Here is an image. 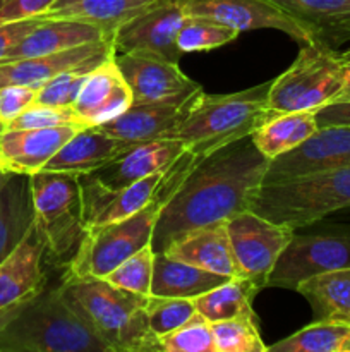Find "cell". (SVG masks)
<instances>
[{
  "label": "cell",
  "mask_w": 350,
  "mask_h": 352,
  "mask_svg": "<svg viewBox=\"0 0 350 352\" xmlns=\"http://www.w3.org/2000/svg\"><path fill=\"white\" fill-rule=\"evenodd\" d=\"M268 165L270 160L250 136L202 158L161 210L151 250L163 253L180 234L249 210L250 198L266 177Z\"/></svg>",
  "instance_id": "1"
},
{
  "label": "cell",
  "mask_w": 350,
  "mask_h": 352,
  "mask_svg": "<svg viewBox=\"0 0 350 352\" xmlns=\"http://www.w3.org/2000/svg\"><path fill=\"white\" fill-rule=\"evenodd\" d=\"M201 160L202 157L185 150L167 168L154 196L143 208L117 222L86 229L81 243L67 261L65 275L103 278L130 254L144 246H151V237L161 210Z\"/></svg>",
  "instance_id": "2"
},
{
  "label": "cell",
  "mask_w": 350,
  "mask_h": 352,
  "mask_svg": "<svg viewBox=\"0 0 350 352\" xmlns=\"http://www.w3.org/2000/svg\"><path fill=\"white\" fill-rule=\"evenodd\" d=\"M0 352H112L60 285L38 291L0 333Z\"/></svg>",
  "instance_id": "3"
},
{
  "label": "cell",
  "mask_w": 350,
  "mask_h": 352,
  "mask_svg": "<svg viewBox=\"0 0 350 352\" xmlns=\"http://www.w3.org/2000/svg\"><path fill=\"white\" fill-rule=\"evenodd\" d=\"M270 85L271 81H266L223 95H209L201 89L192 98L184 119L167 138L178 140L185 150L205 158L250 136L271 119L268 110Z\"/></svg>",
  "instance_id": "4"
},
{
  "label": "cell",
  "mask_w": 350,
  "mask_h": 352,
  "mask_svg": "<svg viewBox=\"0 0 350 352\" xmlns=\"http://www.w3.org/2000/svg\"><path fill=\"white\" fill-rule=\"evenodd\" d=\"M60 287L112 352H161L148 323V296L119 289L100 277L64 275Z\"/></svg>",
  "instance_id": "5"
},
{
  "label": "cell",
  "mask_w": 350,
  "mask_h": 352,
  "mask_svg": "<svg viewBox=\"0 0 350 352\" xmlns=\"http://www.w3.org/2000/svg\"><path fill=\"white\" fill-rule=\"evenodd\" d=\"M349 206L350 167L264 179L249 203L250 212L294 230L305 229Z\"/></svg>",
  "instance_id": "6"
},
{
  "label": "cell",
  "mask_w": 350,
  "mask_h": 352,
  "mask_svg": "<svg viewBox=\"0 0 350 352\" xmlns=\"http://www.w3.org/2000/svg\"><path fill=\"white\" fill-rule=\"evenodd\" d=\"M347 85L338 50L321 43L301 45L290 67L273 79L268 89L271 117L288 112H316L333 102Z\"/></svg>",
  "instance_id": "7"
},
{
  "label": "cell",
  "mask_w": 350,
  "mask_h": 352,
  "mask_svg": "<svg viewBox=\"0 0 350 352\" xmlns=\"http://www.w3.org/2000/svg\"><path fill=\"white\" fill-rule=\"evenodd\" d=\"M34 222L47 244V254L57 263L71 260L86 232L79 177L40 170L30 175Z\"/></svg>",
  "instance_id": "8"
},
{
  "label": "cell",
  "mask_w": 350,
  "mask_h": 352,
  "mask_svg": "<svg viewBox=\"0 0 350 352\" xmlns=\"http://www.w3.org/2000/svg\"><path fill=\"white\" fill-rule=\"evenodd\" d=\"M226 227L240 277L249 278L257 287L264 289L295 230L250 210L226 220Z\"/></svg>",
  "instance_id": "9"
},
{
  "label": "cell",
  "mask_w": 350,
  "mask_h": 352,
  "mask_svg": "<svg viewBox=\"0 0 350 352\" xmlns=\"http://www.w3.org/2000/svg\"><path fill=\"white\" fill-rule=\"evenodd\" d=\"M350 268V230L294 234L281 253L266 287L292 289L312 275Z\"/></svg>",
  "instance_id": "10"
},
{
  "label": "cell",
  "mask_w": 350,
  "mask_h": 352,
  "mask_svg": "<svg viewBox=\"0 0 350 352\" xmlns=\"http://www.w3.org/2000/svg\"><path fill=\"white\" fill-rule=\"evenodd\" d=\"M187 16L206 17L242 31L277 30L297 43H316L311 31L270 0H185Z\"/></svg>",
  "instance_id": "11"
},
{
  "label": "cell",
  "mask_w": 350,
  "mask_h": 352,
  "mask_svg": "<svg viewBox=\"0 0 350 352\" xmlns=\"http://www.w3.org/2000/svg\"><path fill=\"white\" fill-rule=\"evenodd\" d=\"M115 64L130 88L132 103L160 102L202 88L180 71L178 62L153 52H115Z\"/></svg>",
  "instance_id": "12"
},
{
  "label": "cell",
  "mask_w": 350,
  "mask_h": 352,
  "mask_svg": "<svg viewBox=\"0 0 350 352\" xmlns=\"http://www.w3.org/2000/svg\"><path fill=\"white\" fill-rule=\"evenodd\" d=\"M185 16V0H154L117 30L115 50H146L178 62L182 54L175 40Z\"/></svg>",
  "instance_id": "13"
},
{
  "label": "cell",
  "mask_w": 350,
  "mask_h": 352,
  "mask_svg": "<svg viewBox=\"0 0 350 352\" xmlns=\"http://www.w3.org/2000/svg\"><path fill=\"white\" fill-rule=\"evenodd\" d=\"M350 167V126L318 127L292 151L270 160L266 177L281 179Z\"/></svg>",
  "instance_id": "14"
},
{
  "label": "cell",
  "mask_w": 350,
  "mask_h": 352,
  "mask_svg": "<svg viewBox=\"0 0 350 352\" xmlns=\"http://www.w3.org/2000/svg\"><path fill=\"white\" fill-rule=\"evenodd\" d=\"M115 52L113 38H105L69 50L3 62L0 64V88L9 85H23L40 89L55 76L88 62H105L112 58Z\"/></svg>",
  "instance_id": "15"
},
{
  "label": "cell",
  "mask_w": 350,
  "mask_h": 352,
  "mask_svg": "<svg viewBox=\"0 0 350 352\" xmlns=\"http://www.w3.org/2000/svg\"><path fill=\"white\" fill-rule=\"evenodd\" d=\"M165 170L154 172L134 184L120 189H110L96 182L89 174L78 175L82 198V219L86 229L103 223L117 222L143 208L154 196Z\"/></svg>",
  "instance_id": "16"
},
{
  "label": "cell",
  "mask_w": 350,
  "mask_h": 352,
  "mask_svg": "<svg viewBox=\"0 0 350 352\" xmlns=\"http://www.w3.org/2000/svg\"><path fill=\"white\" fill-rule=\"evenodd\" d=\"M201 89L184 93L174 98L160 100V102L132 103L119 117L96 127L108 136L127 141V143L167 138L184 119L192 98Z\"/></svg>",
  "instance_id": "17"
},
{
  "label": "cell",
  "mask_w": 350,
  "mask_h": 352,
  "mask_svg": "<svg viewBox=\"0 0 350 352\" xmlns=\"http://www.w3.org/2000/svg\"><path fill=\"white\" fill-rule=\"evenodd\" d=\"M184 151V144L174 138H158V140L130 143L112 162L89 175L105 188H126L154 172L168 168Z\"/></svg>",
  "instance_id": "18"
},
{
  "label": "cell",
  "mask_w": 350,
  "mask_h": 352,
  "mask_svg": "<svg viewBox=\"0 0 350 352\" xmlns=\"http://www.w3.org/2000/svg\"><path fill=\"white\" fill-rule=\"evenodd\" d=\"M86 126H58L45 129H12L0 134V168L10 174L33 175Z\"/></svg>",
  "instance_id": "19"
},
{
  "label": "cell",
  "mask_w": 350,
  "mask_h": 352,
  "mask_svg": "<svg viewBox=\"0 0 350 352\" xmlns=\"http://www.w3.org/2000/svg\"><path fill=\"white\" fill-rule=\"evenodd\" d=\"M132 105V93L115 64V55L89 72L72 109L86 126L110 122Z\"/></svg>",
  "instance_id": "20"
},
{
  "label": "cell",
  "mask_w": 350,
  "mask_h": 352,
  "mask_svg": "<svg viewBox=\"0 0 350 352\" xmlns=\"http://www.w3.org/2000/svg\"><path fill=\"white\" fill-rule=\"evenodd\" d=\"M172 260L184 261L226 277H240L226 220L196 227L175 237L163 251Z\"/></svg>",
  "instance_id": "21"
},
{
  "label": "cell",
  "mask_w": 350,
  "mask_h": 352,
  "mask_svg": "<svg viewBox=\"0 0 350 352\" xmlns=\"http://www.w3.org/2000/svg\"><path fill=\"white\" fill-rule=\"evenodd\" d=\"M45 256L47 244L34 222L17 250L0 265V308L31 298L47 285Z\"/></svg>",
  "instance_id": "22"
},
{
  "label": "cell",
  "mask_w": 350,
  "mask_h": 352,
  "mask_svg": "<svg viewBox=\"0 0 350 352\" xmlns=\"http://www.w3.org/2000/svg\"><path fill=\"white\" fill-rule=\"evenodd\" d=\"M130 143L108 136L96 126L82 127L47 162L45 172L84 175L98 170Z\"/></svg>",
  "instance_id": "23"
},
{
  "label": "cell",
  "mask_w": 350,
  "mask_h": 352,
  "mask_svg": "<svg viewBox=\"0 0 350 352\" xmlns=\"http://www.w3.org/2000/svg\"><path fill=\"white\" fill-rule=\"evenodd\" d=\"M331 50L350 43V0H270Z\"/></svg>",
  "instance_id": "24"
},
{
  "label": "cell",
  "mask_w": 350,
  "mask_h": 352,
  "mask_svg": "<svg viewBox=\"0 0 350 352\" xmlns=\"http://www.w3.org/2000/svg\"><path fill=\"white\" fill-rule=\"evenodd\" d=\"M106 36L100 28L74 19H41L34 30H31L12 50L7 54L3 62L19 60V58L38 57V55L54 54L69 50L79 45L105 40Z\"/></svg>",
  "instance_id": "25"
},
{
  "label": "cell",
  "mask_w": 350,
  "mask_h": 352,
  "mask_svg": "<svg viewBox=\"0 0 350 352\" xmlns=\"http://www.w3.org/2000/svg\"><path fill=\"white\" fill-rule=\"evenodd\" d=\"M33 223L30 175L5 172L0 181V265L17 250Z\"/></svg>",
  "instance_id": "26"
},
{
  "label": "cell",
  "mask_w": 350,
  "mask_h": 352,
  "mask_svg": "<svg viewBox=\"0 0 350 352\" xmlns=\"http://www.w3.org/2000/svg\"><path fill=\"white\" fill-rule=\"evenodd\" d=\"M154 0H55L41 19H74L100 28L113 38L122 24L143 12Z\"/></svg>",
  "instance_id": "27"
},
{
  "label": "cell",
  "mask_w": 350,
  "mask_h": 352,
  "mask_svg": "<svg viewBox=\"0 0 350 352\" xmlns=\"http://www.w3.org/2000/svg\"><path fill=\"white\" fill-rule=\"evenodd\" d=\"M232 277L213 274L205 268L172 260L165 253H154L151 294L167 298L194 299L213 287L229 282Z\"/></svg>",
  "instance_id": "28"
},
{
  "label": "cell",
  "mask_w": 350,
  "mask_h": 352,
  "mask_svg": "<svg viewBox=\"0 0 350 352\" xmlns=\"http://www.w3.org/2000/svg\"><path fill=\"white\" fill-rule=\"evenodd\" d=\"M295 291L304 296L316 320L350 323V268L312 275Z\"/></svg>",
  "instance_id": "29"
},
{
  "label": "cell",
  "mask_w": 350,
  "mask_h": 352,
  "mask_svg": "<svg viewBox=\"0 0 350 352\" xmlns=\"http://www.w3.org/2000/svg\"><path fill=\"white\" fill-rule=\"evenodd\" d=\"M316 131H318L316 112L305 110V112H288L273 116L263 126L257 127L250 134V138L257 150L268 160H273V158L297 148Z\"/></svg>",
  "instance_id": "30"
},
{
  "label": "cell",
  "mask_w": 350,
  "mask_h": 352,
  "mask_svg": "<svg viewBox=\"0 0 350 352\" xmlns=\"http://www.w3.org/2000/svg\"><path fill=\"white\" fill-rule=\"evenodd\" d=\"M259 291L261 289L249 278L237 277L230 278L218 287H213L211 291L198 296L192 301L196 311L213 323L235 316L256 315L253 309V299Z\"/></svg>",
  "instance_id": "31"
},
{
  "label": "cell",
  "mask_w": 350,
  "mask_h": 352,
  "mask_svg": "<svg viewBox=\"0 0 350 352\" xmlns=\"http://www.w3.org/2000/svg\"><path fill=\"white\" fill-rule=\"evenodd\" d=\"M350 323L316 320L299 332L268 346L270 352H343ZM266 351V352H268Z\"/></svg>",
  "instance_id": "32"
},
{
  "label": "cell",
  "mask_w": 350,
  "mask_h": 352,
  "mask_svg": "<svg viewBox=\"0 0 350 352\" xmlns=\"http://www.w3.org/2000/svg\"><path fill=\"white\" fill-rule=\"evenodd\" d=\"M239 34L240 33L237 30L223 26L216 21L198 16H185L175 43H177L180 54L208 52L213 48L223 47L230 41H235Z\"/></svg>",
  "instance_id": "33"
},
{
  "label": "cell",
  "mask_w": 350,
  "mask_h": 352,
  "mask_svg": "<svg viewBox=\"0 0 350 352\" xmlns=\"http://www.w3.org/2000/svg\"><path fill=\"white\" fill-rule=\"evenodd\" d=\"M213 339L216 352H266L256 315L235 316V318L213 322Z\"/></svg>",
  "instance_id": "34"
},
{
  "label": "cell",
  "mask_w": 350,
  "mask_h": 352,
  "mask_svg": "<svg viewBox=\"0 0 350 352\" xmlns=\"http://www.w3.org/2000/svg\"><path fill=\"white\" fill-rule=\"evenodd\" d=\"M154 251L151 246H144L137 253L130 254L117 268H113L105 278L112 285L126 291L136 292L141 296L151 294V280H153Z\"/></svg>",
  "instance_id": "35"
},
{
  "label": "cell",
  "mask_w": 350,
  "mask_h": 352,
  "mask_svg": "<svg viewBox=\"0 0 350 352\" xmlns=\"http://www.w3.org/2000/svg\"><path fill=\"white\" fill-rule=\"evenodd\" d=\"M146 315L150 329L160 339L178 329L196 315L194 301L189 298H167L150 294L146 299Z\"/></svg>",
  "instance_id": "36"
},
{
  "label": "cell",
  "mask_w": 350,
  "mask_h": 352,
  "mask_svg": "<svg viewBox=\"0 0 350 352\" xmlns=\"http://www.w3.org/2000/svg\"><path fill=\"white\" fill-rule=\"evenodd\" d=\"M158 340L161 352H216L211 322L198 311L184 325L165 333Z\"/></svg>",
  "instance_id": "37"
},
{
  "label": "cell",
  "mask_w": 350,
  "mask_h": 352,
  "mask_svg": "<svg viewBox=\"0 0 350 352\" xmlns=\"http://www.w3.org/2000/svg\"><path fill=\"white\" fill-rule=\"evenodd\" d=\"M106 62V60H105ZM103 62H88V64L78 65L62 74L55 76L48 82H45L36 95V103L48 107H72L79 89L88 79L89 72L95 71Z\"/></svg>",
  "instance_id": "38"
},
{
  "label": "cell",
  "mask_w": 350,
  "mask_h": 352,
  "mask_svg": "<svg viewBox=\"0 0 350 352\" xmlns=\"http://www.w3.org/2000/svg\"><path fill=\"white\" fill-rule=\"evenodd\" d=\"M58 126H86L72 107H48L34 103L30 109L10 120L7 131L12 129H45ZM89 127V126H86Z\"/></svg>",
  "instance_id": "39"
},
{
  "label": "cell",
  "mask_w": 350,
  "mask_h": 352,
  "mask_svg": "<svg viewBox=\"0 0 350 352\" xmlns=\"http://www.w3.org/2000/svg\"><path fill=\"white\" fill-rule=\"evenodd\" d=\"M38 89L23 85H9L0 88V119L7 124L19 113L36 103Z\"/></svg>",
  "instance_id": "40"
},
{
  "label": "cell",
  "mask_w": 350,
  "mask_h": 352,
  "mask_svg": "<svg viewBox=\"0 0 350 352\" xmlns=\"http://www.w3.org/2000/svg\"><path fill=\"white\" fill-rule=\"evenodd\" d=\"M54 2L55 0H0V23L40 17Z\"/></svg>",
  "instance_id": "41"
},
{
  "label": "cell",
  "mask_w": 350,
  "mask_h": 352,
  "mask_svg": "<svg viewBox=\"0 0 350 352\" xmlns=\"http://www.w3.org/2000/svg\"><path fill=\"white\" fill-rule=\"evenodd\" d=\"M40 21L41 17H31V19L0 23V62L31 30H34L40 24Z\"/></svg>",
  "instance_id": "42"
},
{
  "label": "cell",
  "mask_w": 350,
  "mask_h": 352,
  "mask_svg": "<svg viewBox=\"0 0 350 352\" xmlns=\"http://www.w3.org/2000/svg\"><path fill=\"white\" fill-rule=\"evenodd\" d=\"M318 127L350 126V98H336L316 110Z\"/></svg>",
  "instance_id": "43"
},
{
  "label": "cell",
  "mask_w": 350,
  "mask_h": 352,
  "mask_svg": "<svg viewBox=\"0 0 350 352\" xmlns=\"http://www.w3.org/2000/svg\"><path fill=\"white\" fill-rule=\"evenodd\" d=\"M31 298H33V296H31ZM27 299H30V298H27ZM27 299H23V301L12 302V305L0 308V333H2L3 330L7 329V325H9V323L12 322V320L16 318L17 315H19V311L23 309V306L26 305Z\"/></svg>",
  "instance_id": "44"
},
{
  "label": "cell",
  "mask_w": 350,
  "mask_h": 352,
  "mask_svg": "<svg viewBox=\"0 0 350 352\" xmlns=\"http://www.w3.org/2000/svg\"><path fill=\"white\" fill-rule=\"evenodd\" d=\"M338 55H340V60H342L343 64V69H345L347 85H350V47L347 48V50H338Z\"/></svg>",
  "instance_id": "45"
},
{
  "label": "cell",
  "mask_w": 350,
  "mask_h": 352,
  "mask_svg": "<svg viewBox=\"0 0 350 352\" xmlns=\"http://www.w3.org/2000/svg\"><path fill=\"white\" fill-rule=\"evenodd\" d=\"M336 98H350V85H347L345 88H343V91L340 93L338 96H336ZM335 98V100H336Z\"/></svg>",
  "instance_id": "46"
},
{
  "label": "cell",
  "mask_w": 350,
  "mask_h": 352,
  "mask_svg": "<svg viewBox=\"0 0 350 352\" xmlns=\"http://www.w3.org/2000/svg\"><path fill=\"white\" fill-rule=\"evenodd\" d=\"M5 131H7V122H5V120L0 119V134L5 133Z\"/></svg>",
  "instance_id": "47"
},
{
  "label": "cell",
  "mask_w": 350,
  "mask_h": 352,
  "mask_svg": "<svg viewBox=\"0 0 350 352\" xmlns=\"http://www.w3.org/2000/svg\"><path fill=\"white\" fill-rule=\"evenodd\" d=\"M343 352H350V337H349V339H347L345 346H343Z\"/></svg>",
  "instance_id": "48"
},
{
  "label": "cell",
  "mask_w": 350,
  "mask_h": 352,
  "mask_svg": "<svg viewBox=\"0 0 350 352\" xmlns=\"http://www.w3.org/2000/svg\"><path fill=\"white\" fill-rule=\"evenodd\" d=\"M3 175H5V172H3L2 168H0V181H2V177H3Z\"/></svg>",
  "instance_id": "49"
}]
</instances>
